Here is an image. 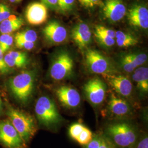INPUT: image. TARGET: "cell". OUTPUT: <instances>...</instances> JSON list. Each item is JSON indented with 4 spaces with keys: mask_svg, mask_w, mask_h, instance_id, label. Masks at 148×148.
I'll return each mask as SVG.
<instances>
[{
    "mask_svg": "<svg viewBox=\"0 0 148 148\" xmlns=\"http://www.w3.org/2000/svg\"><path fill=\"white\" fill-rule=\"evenodd\" d=\"M104 134L119 148H135L139 138L137 127L126 120L110 123Z\"/></svg>",
    "mask_w": 148,
    "mask_h": 148,
    "instance_id": "6da1fadb",
    "label": "cell"
},
{
    "mask_svg": "<svg viewBox=\"0 0 148 148\" xmlns=\"http://www.w3.org/2000/svg\"><path fill=\"white\" fill-rule=\"evenodd\" d=\"M36 75L32 71H23L8 79L7 86L12 95L22 105H27L33 95Z\"/></svg>",
    "mask_w": 148,
    "mask_h": 148,
    "instance_id": "7a4b0ae2",
    "label": "cell"
},
{
    "mask_svg": "<svg viewBox=\"0 0 148 148\" xmlns=\"http://www.w3.org/2000/svg\"><path fill=\"white\" fill-rule=\"evenodd\" d=\"M5 114L7 119L27 144L37 132L36 120L29 113L16 109L8 103L5 105Z\"/></svg>",
    "mask_w": 148,
    "mask_h": 148,
    "instance_id": "3957f363",
    "label": "cell"
},
{
    "mask_svg": "<svg viewBox=\"0 0 148 148\" xmlns=\"http://www.w3.org/2000/svg\"><path fill=\"white\" fill-rule=\"evenodd\" d=\"M35 112L38 125L47 129H54L63 121L55 103L46 95L37 99Z\"/></svg>",
    "mask_w": 148,
    "mask_h": 148,
    "instance_id": "277c9868",
    "label": "cell"
},
{
    "mask_svg": "<svg viewBox=\"0 0 148 148\" xmlns=\"http://www.w3.org/2000/svg\"><path fill=\"white\" fill-rule=\"evenodd\" d=\"M0 144L4 148H27V144L8 119L0 120Z\"/></svg>",
    "mask_w": 148,
    "mask_h": 148,
    "instance_id": "5b68a950",
    "label": "cell"
},
{
    "mask_svg": "<svg viewBox=\"0 0 148 148\" xmlns=\"http://www.w3.org/2000/svg\"><path fill=\"white\" fill-rule=\"evenodd\" d=\"M73 59L67 52H62L57 56L51 65L49 74L52 79L60 81L70 76L74 70Z\"/></svg>",
    "mask_w": 148,
    "mask_h": 148,
    "instance_id": "8992f818",
    "label": "cell"
},
{
    "mask_svg": "<svg viewBox=\"0 0 148 148\" xmlns=\"http://www.w3.org/2000/svg\"><path fill=\"white\" fill-rule=\"evenodd\" d=\"M108 114L116 120H127L132 116V108L128 102L121 97L111 93L108 104Z\"/></svg>",
    "mask_w": 148,
    "mask_h": 148,
    "instance_id": "52a82bcc",
    "label": "cell"
},
{
    "mask_svg": "<svg viewBox=\"0 0 148 148\" xmlns=\"http://www.w3.org/2000/svg\"><path fill=\"white\" fill-rule=\"evenodd\" d=\"M85 95L90 104L98 106L103 103L106 99L107 87L101 79L95 77L88 80L84 86Z\"/></svg>",
    "mask_w": 148,
    "mask_h": 148,
    "instance_id": "ba28073f",
    "label": "cell"
},
{
    "mask_svg": "<svg viewBox=\"0 0 148 148\" xmlns=\"http://www.w3.org/2000/svg\"><path fill=\"white\" fill-rule=\"evenodd\" d=\"M86 64L92 73L101 75L109 74L110 64L109 60L99 52L89 49L85 54Z\"/></svg>",
    "mask_w": 148,
    "mask_h": 148,
    "instance_id": "9c48e42d",
    "label": "cell"
},
{
    "mask_svg": "<svg viewBox=\"0 0 148 148\" xmlns=\"http://www.w3.org/2000/svg\"><path fill=\"white\" fill-rule=\"evenodd\" d=\"M102 12L106 19L116 23L126 16L127 10L122 0H105L102 4Z\"/></svg>",
    "mask_w": 148,
    "mask_h": 148,
    "instance_id": "30bf717a",
    "label": "cell"
},
{
    "mask_svg": "<svg viewBox=\"0 0 148 148\" xmlns=\"http://www.w3.org/2000/svg\"><path fill=\"white\" fill-rule=\"evenodd\" d=\"M127 19L133 27L144 30L148 29L147 7L140 3H136L132 5L127 13Z\"/></svg>",
    "mask_w": 148,
    "mask_h": 148,
    "instance_id": "8fae6325",
    "label": "cell"
},
{
    "mask_svg": "<svg viewBox=\"0 0 148 148\" xmlns=\"http://www.w3.org/2000/svg\"><path fill=\"white\" fill-rule=\"evenodd\" d=\"M56 95L63 106L69 109L77 108L81 103L79 92L73 87L62 86L56 90Z\"/></svg>",
    "mask_w": 148,
    "mask_h": 148,
    "instance_id": "7c38bea8",
    "label": "cell"
},
{
    "mask_svg": "<svg viewBox=\"0 0 148 148\" xmlns=\"http://www.w3.org/2000/svg\"><path fill=\"white\" fill-rule=\"evenodd\" d=\"M103 76L107 79L117 94L122 97L128 98L132 93L133 85L131 81L123 75L106 74Z\"/></svg>",
    "mask_w": 148,
    "mask_h": 148,
    "instance_id": "4fadbf2b",
    "label": "cell"
},
{
    "mask_svg": "<svg viewBox=\"0 0 148 148\" xmlns=\"http://www.w3.org/2000/svg\"><path fill=\"white\" fill-rule=\"evenodd\" d=\"M25 17L27 22L31 25L42 24L47 19V7L42 2L32 3L27 7Z\"/></svg>",
    "mask_w": 148,
    "mask_h": 148,
    "instance_id": "5bb4252c",
    "label": "cell"
},
{
    "mask_svg": "<svg viewBox=\"0 0 148 148\" xmlns=\"http://www.w3.org/2000/svg\"><path fill=\"white\" fill-rule=\"evenodd\" d=\"M43 34L48 41L52 43H61L65 41L68 32L57 21L49 22L43 29Z\"/></svg>",
    "mask_w": 148,
    "mask_h": 148,
    "instance_id": "9a60e30c",
    "label": "cell"
},
{
    "mask_svg": "<svg viewBox=\"0 0 148 148\" xmlns=\"http://www.w3.org/2000/svg\"><path fill=\"white\" fill-rule=\"evenodd\" d=\"M72 38L79 49H84L91 41L92 32L90 27L85 23H79L72 30Z\"/></svg>",
    "mask_w": 148,
    "mask_h": 148,
    "instance_id": "2e32d148",
    "label": "cell"
},
{
    "mask_svg": "<svg viewBox=\"0 0 148 148\" xmlns=\"http://www.w3.org/2000/svg\"><path fill=\"white\" fill-rule=\"evenodd\" d=\"M147 60L148 56L145 53H129L121 58L120 66L125 71L131 73L145 63Z\"/></svg>",
    "mask_w": 148,
    "mask_h": 148,
    "instance_id": "e0dca14e",
    "label": "cell"
},
{
    "mask_svg": "<svg viewBox=\"0 0 148 148\" xmlns=\"http://www.w3.org/2000/svg\"><path fill=\"white\" fill-rule=\"evenodd\" d=\"M4 58L5 63L10 68H24L29 63L27 54L21 51H9Z\"/></svg>",
    "mask_w": 148,
    "mask_h": 148,
    "instance_id": "ac0fdd59",
    "label": "cell"
},
{
    "mask_svg": "<svg viewBox=\"0 0 148 148\" xmlns=\"http://www.w3.org/2000/svg\"><path fill=\"white\" fill-rule=\"evenodd\" d=\"M132 79L137 87L142 94L148 92V69L147 67L139 66L133 71Z\"/></svg>",
    "mask_w": 148,
    "mask_h": 148,
    "instance_id": "d6986e66",
    "label": "cell"
},
{
    "mask_svg": "<svg viewBox=\"0 0 148 148\" xmlns=\"http://www.w3.org/2000/svg\"><path fill=\"white\" fill-rule=\"evenodd\" d=\"M24 21L21 17L10 16L0 23V32L2 34H11L21 29Z\"/></svg>",
    "mask_w": 148,
    "mask_h": 148,
    "instance_id": "ffe728a7",
    "label": "cell"
},
{
    "mask_svg": "<svg viewBox=\"0 0 148 148\" xmlns=\"http://www.w3.org/2000/svg\"><path fill=\"white\" fill-rule=\"evenodd\" d=\"M115 42L120 47H130L138 43L137 38L130 34L122 31L116 32Z\"/></svg>",
    "mask_w": 148,
    "mask_h": 148,
    "instance_id": "44dd1931",
    "label": "cell"
},
{
    "mask_svg": "<svg viewBox=\"0 0 148 148\" xmlns=\"http://www.w3.org/2000/svg\"><path fill=\"white\" fill-rule=\"evenodd\" d=\"M37 38L36 32L31 29H27L16 32L14 36V40L35 42L37 41Z\"/></svg>",
    "mask_w": 148,
    "mask_h": 148,
    "instance_id": "7402d4cb",
    "label": "cell"
},
{
    "mask_svg": "<svg viewBox=\"0 0 148 148\" xmlns=\"http://www.w3.org/2000/svg\"><path fill=\"white\" fill-rule=\"evenodd\" d=\"M13 37L11 34H2L0 35V48L2 52L8 51L13 43Z\"/></svg>",
    "mask_w": 148,
    "mask_h": 148,
    "instance_id": "603a6c76",
    "label": "cell"
},
{
    "mask_svg": "<svg viewBox=\"0 0 148 148\" xmlns=\"http://www.w3.org/2000/svg\"><path fill=\"white\" fill-rule=\"evenodd\" d=\"M93 137L92 131L87 127H85L83 131L79 134L76 141L80 145H86L90 143Z\"/></svg>",
    "mask_w": 148,
    "mask_h": 148,
    "instance_id": "cb8c5ba5",
    "label": "cell"
},
{
    "mask_svg": "<svg viewBox=\"0 0 148 148\" xmlns=\"http://www.w3.org/2000/svg\"><path fill=\"white\" fill-rule=\"evenodd\" d=\"M85 126L81 123L77 122L72 124L69 128V135L70 138L76 140Z\"/></svg>",
    "mask_w": 148,
    "mask_h": 148,
    "instance_id": "d4e9b609",
    "label": "cell"
},
{
    "mask_svg": "<svg viewBox=\"0 0 148 148\" xmlns=\"http://www.w3.org/2000/svg\"><path fill=\"white\" fill-rule=\"evenodd\" d=\"M96 38L98 41L102 44L103 45L105 46L106 47H112L115 43V39L112 38L111 37H108L104 35L99 34V33H95Z\"/></svg>",
    "mask_w": 148,
    "mask_h": 148,
    "instance_id": "484cf974",
    "label": "cell"
},
{
    "mask_svg": "<svg viewBox=\"0 0 148 148\" xmlns=\"http://www.w3.org/2000/svg\"><path fill=\"white\" fill-rule=\"evenodd\" d=\"M75 0H58L59 10L66 13L73 8Z\"/></svg>",
    "mask_w": 148,
    "mask_h": 148,
    "instance_id": "4316f807",
    "label": "cell"
},
{
    "mask_svg": "<svg viewBox=\"0 0 148 148\" xmlns=\"http://www.w3.org/2000/svg\"><path fill=\"white\" fill-rule=\"evenodd\" d=\"M95 32L104 35L106 36L111 37L112 38H115L116 32L104 26H101V25L96 26L95 28Z\"/></svg>",
    "mask_w": 148,
    "mask_h": 148,
    "instance_id": "83f0119b",
    "label": "cell"
},
{
    "mask_svg": "<svg viewBox=\"0 0 148 148\" xmlns=\"http://www.w3.org/2000/svg\"><path fill=\"white\" fill-rule=\"evenodd\" d=\"M4 57V53L2 52L0 48V74L6 75L11 73V69L7 65Z\"/></svg>",
    "mask_w": 148,
    "mask_h": 148,
    "instance_id": "f1b7e54d",
    "label": "cell"
},
{
    "mask_svg": "<svg viewBox=\"0 0 148 148\" xmlns=\"http://www.w3.org/2000/svg\"><path fill=\"white\" fill-rule=\"evenodd\" d=\"M14 42L16 47L19 49H24L26 50H31L35 47V42H28L23 40H14Z\"/></svg>",
    "mask_w": 148,
    "mask_h": 148,
    "instance_id": "f546056e",
    "label": "cell"
},
{
    "mask_svg": "<svg viewBox=\"0 0 148 148\" xmlns=\"http://www.w3.org/2000/svg\"><path fill=\"white\" fill-rule=\"evenodd\" d=\"M79 4L86 8H93L101 3V0H78Z\"/></svg>",
    "mask_w": 148,
    "mask_h": 148,
    "instance_id": "4dcf8cb0",
    "label": "cell"
},
{
    "mask_svg": "<svg viewBox=\"0 0 148 148\" xmlns=\"http://www.w3.org/2000/svg\"><path fill=\"white\" fill-rule=\"evenodd\" d=\"M101 140V134H96L90 143L86 145L85 148H99Z\"/></svg>",
    "mask_w": 148,
    "mask_h": 148,
    "instance_id": "1f68e13d",
    "label": "cell"
},
{
    "mask_svg": "<svg viewBox=\"0 0 148 148\" xmlns=\"http://www.w3.org/2000/svg\"><path fill=\"white\" fill-rule=\"evenodd\" d=\"M99 148H116L111 140L103 134H101V140Z\"/></svg>",
    "mask_w": 148,
    "mask_h": 148,
    "instance_id": "d6a6232c",
    "label": "cell"
},
{
    "mask_svg": "<svg viewBox=\"0 0 148 148\" xmlns=\"http://www.w3.org/2000/svg\"><path fill=\"white\" fill-rule=\"evenodd\" d=\"M135 148H148V137L144 134L143 137H139Z\"/></svg>",
    "mask_w": 148,
    "mask_h": 148,
    "instance_id": "836d02e7",
    "label": "cell"
},
{
    "mask_svg": "<svg viewBox=\"0 0 148 148\" xmlns=\"http://www.w3.org/2000/svg\"><path fill=\"white\" fill-rule=\"evenodd\" d=\"M44 5L52 10H59L58 0H41Z\"/></svg>",
    "mask_w": 148,
    "mask_h": 148,
    "instance_id": "e575fe53",
    "label": "cell"
},
{
    "mask_svg": "<svg viewBox=\"0 0 148 148\" xmlns=\"http://www.w3.org/2000/svg\"><path fill=\"white\" fill-rule=\"evenodd\" d=\"M0 7L2 12L3 20H5L11 16V11L7 5L4 4H0Z\"/></svg>",
    "mask_w": 148,
    "mask_h": 148,
    "instance_id": "d590c367",
    "label": "cell"
},
{
    "mask_svg": "<svg viewBox=\"0 0 148 148\" xmlns=\"http://www.w3.org/2000/svg\"><path fill=\"white\" fill-rule=\"evenodd\" d=\"M3 113V101L1 99V97L0 96V116L2 115Z\"/></svg>",
    "mask_w": 148,
    "mask_h": 148,
    "instance_id": "8d00e7d4",
    "label": "cell"
},
{
    "mask_svg": "<svg viewBox=\"0 0 148 148\" xmlns=\"http://www.w3.org/2000/svg\"><path fill=\"white\" fill-rule=\"evenodd\" d=\"M11 3H18L20 2L22 0H9Z\"/></svg>",
    "mask_w": 148,
    "mask_h": 148,
    "instance_id": "74e56055",
    "label": "cell"
},
{
    "mask_svg": "<svg viewBox=\"0 0 148 148\" xmlns=\"http://www.w3.org/2000/svg\"><path fill=\"white\" fill-rule=\"evenodd\" d=\"M3 18H2V12H1V7H0V23H1L3 21Z\"/></svg>",
    "mask_w": 148,
    "mask_h": 148,
    "instance_id": "f35d334b",
    "label": "cell"
}]
</instances>
